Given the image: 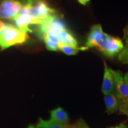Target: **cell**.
<instances>
[{
  "label": "cell",
  "instance_id": "obj_1",
  "mask_svg": "<svg viewBox=\"0 0 128 128\" xmlns=\"http://www.w3.org/2000/svg\"><path fill=\"white\" fill-rule=\"evenodd\" d=\"M28 39V36L26 33L15 26L6 23L4 28L0 32V47L2 50L11 46L23 44Z\"/></svg>",
  "mask_w": 128,
  "mask_h": 128
},
{
  "label": "cell",
  "instance_id": "obj_2",
  "mask_svg": "<svg viewBox=\"0 0 128 128\" xmlns=\"http://www.w3.org/2000/svg\"><path fill=\"white\" fill-rule=\"evenodd\" d=\"M123 42L119 38L111 36L104 33L103 38L96 48L104 55L109 58H113L124 49Z\"/></svg>",
  "mask_w": 128,
  "mask_h": 128
},
{
  "label": "cell",
  "instance_id": "obj_3",
  "mask_svg": "<svg viewBox=\"0 0 128 128\" xmlns=\"http://www.w3.org/2000/svg\"><path fill=\"white\" fill-rule=\"evenodd\" d=\"M23 4L18 0H2L0 2V18L12 20L18 14Z\"/></svg>",
  "mask_w": 128,
  "mask_h": 128
},
{
  "label": "cell",
  "instance_id": "obj_4",
  "mask_svg": "<svg viewBox=\"0 0 128 128\" xmlns=\"http://www.w3.org/2000/svg\"><path fill=\"white\" fill-rule=\"evenodd\" d=\"M113 76L114 79L115 92L120 101L128 98V86L124 81L122 73L119 70L113 71Z\"/></svg>",
  "mask_w": 128,
  "mask_h": 128
},
{
  "label": "cell",
  "instance_id": "obj_5",
  "mask_svg": "<svg viewBox=\"0 0 128 128\" xmlns=\"http://www.w3.org/2000/svg\"><path fill=\"white\" fill-rule=\"evenodd\" d=\"M44 20H36V19L32 18L28 16H22L17 14L12 20L14 21L16 27H17L22 32L27 33L28 32H30V33L32 32V30L28 28V26L30 24L39 25L44 22Z\"/></svg>",
  "mask_w": 128,
  "mask_h": 128
},
{
  "label": "cell",
  "instance_id": "obj_6",
  "mask_svg": "<svg viewBox=\"0 0 128 128\" xmlns=\"http://www.w3.org/2000/svg\"><path fill=\"white\" fill-rule=\"evenodd\" d=\"M104 32L100 24H95L92 28L91 31L88 35L86 47L87 48H96L104 34Z\"/></svg>",
  "mask_w": 128,
  "mask_h": 128
},
{
  "label": "cell",
  "instance_id": "obj_7",
  "mask_svg": "<svg viewBox=\"0 0 128 128\" xmlns=\"http://www.w3.org/2000/svg\"><path fill=\"white\" fill-rule=\"evenodd\" d=\"M102 92L104 96L112 94L115 92L114 83L113 76V70L106 65L102 84Z\"/></svg>",
  "mask_w": 128,
  "mask_h": 128
},
{
  "label": "cell",
  "instance_id": "obj_8",
  "mask_svg": "<svg viewBox=\"0 0 128 128\" xmlns=\"http://www.w3.org/2000/svg\"><path fill=\"white\" fill-rule=\"evenodd\" d=\"M104 100L106 108V112L108 114H112L119 109L120 100L115 92L105 96Z\"/></svg>",
  "mask_w": 128,
  "mask_h": 128
},
{
  "label": "cell",
  "instance_id": "obj_9",
  "mask_svg": "<svg viewBox=\"0 0 128 128\" xmlns=\"http://www.w3.org/2000/svg\"><path fill=\"white\" fill-rule=\"evenodd\" d=\"M34 5L39 12L41 20H44L49 16L57 13L55 10L49 7L48 3L44 0H38Z\"/></svg>",
  "mask_w": 128,
  "mask_h": 128
},
{
  "label": "cell",
  "instance_id": "obj_10",
  "mask_svg": "<svg viewBox=\"0 0 128 128\" xmlns=\"http://www.w3.org/2000/svg\"><path fill=\"white\" fill-rule=\"evenodd\" d=\"M50 120L60 124H67L68 115L61 108H58L50 112Z\"/></svg>",
  "mask_w": 128,
  "mask_h": 128
},
{
  "label": "cell",
  "instance_id": "obj_11",
  "mask_svg": "<svg viewBox=\"0 0 128 128\" xmlns=\"http://www.w3.org/2000/svg\"><path fill=\"white\" fill-rule=\"evenodd\" d=\"M60 44H64L70 45L78 46V42L75 37L68 30H64L60 32L59 37Z\"/></svg>",
  "mask_w": 128,
  "mask_h": 128
},
{
  "label": "cell",
  "instance_id": "obj_12",
  "mask_svg": "<svg viewBox=\"0 0 128 128\" xmlns=\"http://www.w3.org/2000/svg\"><path fill=\"white\" fill-rule=\"evenodd\" d=\"M37 128H71L68 124H60L55 122L51 120H44L40 119L37 124Z\"/></svg>",
  "mask_w": 128,
  "mask_h": 128
},
{
  "label": "cell",
  "instance_id": "obj_13",
  "mask_svg": "<svg viewBox=\"0 0 128 128\" xmlns=\"http://www.w3.org/2000/svg\"><path fill=\"white\" fill-rule=\"evenodd\" d=\"M59 50L61 51L65 54L68 55H74L81 50H86L87 48H78V46H74L70 45V44H58Z\"/></svg>",
  "mask_w": 128,
  "mask_h": 128
},
{
  "label": "cell",
  "instance_id": "obj_14",
  "mask_svg": "<svg viewBox=\"0 0 128 128\" xmlns=\"http://www.w3.org/2000/svg\"><path fill=\"white\" fill-rule=\"evenodd\" d=\"M118 60L121 63L128 64V44L119 52L118 55Z\"/></svg>",
  "mask_w": 128,
  "mask_h": 128
},
{
  "label": "cell",
  "instance_id": "obj_15",
  "mask_svg": "<svg viewBox=\"0 0 128 128\" xmlns=\"http://www.w3.org/2000/svg\"><path fill=\"white\" fill-rule=\"evenodd\" d=\"M43 40L45 43L46 47L48 50L51 51H57L59 50V45L58 44H56L46 38H44Z\"/></svg>",
  "mask_w": 128,
  "mask_h": 128
},
{
  "label": "cell",
  "instance_id": "obj_16",
  "mask_svg": "<svg viewBox=\"0 0 128 128\" xmlns=\"http://www.w3.org/2000/svg\"><path fill=\"white\" fill-rule=\"evenodd\" d=\"M119 110L121 113L126 115L128 118V98L124 100L120 101Z\"/></svg>",
  "mask_w": 128,
  "mask_h": 128
},
{
  "label": "cell",
  "instance_id": "obj_17",
  "mask_svg": "<svg viewBox=\"0 0 128 128\" xmlns=\"http://www.w3.org/2000/svg\"><path fill=\"white\" fill-rule=\"evenodd\" d=\"M73 128H90L88 124L85 122L83 119H80L78 122L75 124Z\"/></svg>",
  "mask_w": 128,
  "mask_h": 128
},
{
  "label": "cell",
  "instance_id": "obj_18",
  "mask_svg": "<svg viewBox=\"0 0 128 128\" xmlns=\"http://www.w3.org/2000/svg\"><path fill=\"white\" fill-rule=\"evenodd\" d=\"M124 40H125V42L126 44H128V26L126 28L125 30V33H124Z\"/></svg>",
  "mask_w": 128,
  "mask_h": 128
},
{
  "label": "cell",
  "instance_id": "obj_19",
  "mask_svg": "<svg viewBox=\"0 0 128 128\" xmlns=\"http://www.w3.org/2000/svg\"><path fill=\"white\" fill-rule=\"evenodd\" d=\"M110 128H126V124H118V125L113 126V127H111Z\"/></svg>",
  "mask_w": 128,
  "mask_h": 128
},
{
  "label": "cell",
  "instance_id": "obj_20",
  "mask_svg": "<svg viewBox=\"0 0 128 128\" xmlns=\"http://www.w3.org/2000/svg\"><path fill=\"white\" fill-rule=\"evenodd\" d=\"M78 1L80 4L82 5H86L87 2H88L90 0H78Z\"/></svg>",
  "mask_w": 128,
  "mask_h": 128
},
{
  "label": "cell",
  "instance_id": "obj_21",
  "mask_svg": "<svg viewBox=\"0 0 128 128\" xmlns=\"http://www.w3.org/2000/svg\"><path fill=\"white\" fill-rule=\"evenodd\" d=\"M5 25H6V23H4V22H2V21L0 20V32H1V30L4 28Z\"/></svg>",
  "mask_w": 128,
  "mask_h": 128
},
{
  "label": "cell",
  "instance_id": "obj_22",
  "mask_svg": "<svg viewBox=\"0 0 128 128\" xmlns=\"http://www.w3.org/2000/svg\"><path fill=\"white\" fill-rule=\"evenodd\" d=\"M124 81H126V84H127L128 86V72H127L125 73V74H124Z\"/></svg>",
  "mask_w": 128,
  "mask_h": 128
},
{
  "label": "cell",
  "instance_id": "obj_23",
  "mask_svg": "<svg viewBox=\"0 0 128 128\" xmlns=\"http://www.w3.org/2000/svg\"><path fill=\"white\" fill-rule=\"evenodd\" d=\"M28 128H35L34 126L33 125H32V124H30V125H29L28 126Z\"/></svg>",
  "mask_w": 128,
  "mask_h": 128
},
{
  "label": "cell",
  "instance_id": "obj_24",
  "mask_svg": "<svg viewBox=\"0 0 128 128\" xmlns=\"http://www.w3.org/2000/svg\"></svg>",
  "mask_w": 128,
  "mask_h": 128
}]
</instances>
